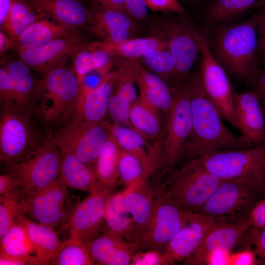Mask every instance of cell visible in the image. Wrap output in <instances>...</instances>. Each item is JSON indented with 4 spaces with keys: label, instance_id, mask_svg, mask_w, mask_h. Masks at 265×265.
I'll return each mask as SVG.
<instances>
[{
    "label": "cell",
    "instance_id": "1",
    "mask_svg": "<svg viewBox=\"0 0 265 265\" xmlns=\"http://www.w3.org/2000/svg\"><path fill=\"white\" fill-rule=\"evenodd\" d=\"M188 80L192 131L182 160H188L214 150L251 147L241 135H236L223 124L222 117L204 90L199 71Z\"/></svg>",
    "mask_w": 265,
    "mask_h": 265
},
{
    "label": "cell",
    "instance_id": "2",
    "mask_svg": "<svg viewBox=\"0 0 265 265\" xmlns=\"http://www.w3.org/2000/svg\"><path fill=\"white\" fill-rule=\"evenodd\" d=\"M256 11L248 19L221 26L214 31L210 46L227 74L246 80L259 69V42Z\"/></svg>",
    "mask_w": 265,
    "mask_h": 265
},
{
    "label": "cell",
    "instance_id": "3",
    "mask_svg": "<svg viewBox=\"0 0 265 265\" xmlns=\"http://www.w3.org/2000/svg\"><path fill=\"white\" fill-rule=\"evenodd\" d=\"M64 65L49 71L37 83L32 112L45 126L68 118L79 94L78 79Z\"/></svg>",
    "mask_w": 265,
    "mask_h": 265
},
{
    "label": "cell",
    "instance_id": "4",
    "mask_svg": "<svg viewBox=\"0 0 265 265\" xmlns=\"http://www.w3.org/2000/svg\"><path fill=\"white\" fill-rule=\"evenodd\" d=\"M197 158L222 181L244 183L259 193L265 191V143L241 149L214 150Z\"/></svg>",
    "mask_w": 265,
    "mask_h": 265
},
{
    "label": "cell",
    "instance_id": "5",
    "mask_svg": "<svg viewBox=\"0 0 265 265\" xmlns=\"http://www.w3.org/2000/svg\"><path fill=\"white\" fill-rule=\"evenodd\" d=\"M0 108V159L7 168L43 144L53 131L44 132L30 111Z\"/></svg>",
    "mask_w": 265,
    "mask_h": 265
},
{
    "label": "cell",
    "instance_id": "6",
    "mask_svg": "<svg viewBox=\"0 0 265 265\" xmlns=\"http://www.w3.org/2000/svg\"><path fill=\"white\" fill-rule=\"evenodd\" d=\"M157 184L164 193L183 209L197 213L218 187L222 180L208 170L197 158L174 168Z\"/></svg>",
    "mask_w": 265,
    "mask_h": 265
},
{
    "label": "cell",
    "instance_id": "7",
    "mask_svg": "<svg viewBox=\"0 0 265 265\" xmlns=\"http://www.w3.org/2000/svg\"><path fill=\"white\" fill-rule=\"evenodd\" d=\"M173 93V102L165 116L161 135L162 162L160 169L162 176L175 168L181 160L192 131L188 80L175 89Z\"/></svg>",
    "mask_w": 265,
    "mask_h": 265
},
{
    "label": "cell",
    "instance_id": "8",
    "mask_svg": "<svg viewBox=\"0 0 265 265\" xmlns=\"http://www.w3.org/2000/svg\"><path fill=\"white\" fill-rule=\"evenodd\" d=\"M61 158L53 132L47 141L20 161L5 168L22 188L26 197L58 180Z\"/></svg>",
    "mask_w": 265,
    "mask_h": 265
},
{
    "label": "cell",
    "instance_id": "9",
    "mask_svg": "<svg viewBox=\"0 0 265 265\" xmlns=\"http://www.w3.org/2000/svg\"><path fill=\"white\" fill-rule=\"evenodd\" d=\"M259 194L244 183L223 180L197 213L219 223L244 222L258 202Z\"/></svg>",
    "mask_w": 265,
    "mask_h": 265
},
{
    "label": "cell",
    "instance_id": "10",
    "mask_svg": "<svg viewBox=\"0 0 265 265\" xmlns=\"http://www.w3.org/2000/svg\"><path fill=\"white\" fill-rule=\"evenodd\" d=\"M201 54L199 70L204 90L220 115L238 129L234 93L228 74L212 55L206 37L198 31Z\"/></svg>",
    "mask_w": 265,
    "mask_h": 265
},
{
    "label": "cell",
    "instance_id": "11",
    "mask_svg": "<svg viewBox=\"0 0 265 265\" xmlns=\"http://www.w3.org/2000/svg\"><path fill=\"white\" fill-rule=\"evenodd\" d=\"M155 183L153 211L147 231L137 245L138 250L163 251L191 213L170 199L157 183Z\"/></svg>",
    "mask_w": 265,
    "mask_h": 265
},
{
    "label": "cell",
    "instance_id": "12",
    "mask_svg": "<svg viewBox=\"0 0 265 265\" xmlns=\"http://www.w3.org/2000/svg\"><path fill=\"white\" fill-rule=\"evenodd\" d=\"M112 126L104 120L69 123L57 132H53V137L58 145L65 147L93 171Z\"/></svg>",
    "mask_w": 265,
    "mask_h": 265
},
{
    "label": "cell",
    "instance_id": "13",
    "mask_svg": "<svg viewBox=\"0 0 265 265\" xmlns=\"http://www.w3.org/2000/svg\"><path fill=\"white\" fill-rule=\"evenodd\" d=\"M187 21L181 17L170 19L162 24V38L166 42L175 66L173 90L184 84L200 52L197 36Z\"/></svg>",
    "mask_w": 265,
    "mask_h": 265
},
{
    "label": "cell",
    "instance_id": "14",
    "mask_svg": "<svg viewBox=\"0 0 265 265\" xmlns=\"http://www.w3.org/2000/svg\"><path fill=\"white\" fill-rule=\"evenodd\" d=\"M26 199V214L34 221L59 231L67 229L73 208L79 200L70 197L66 186L58 180Z\"/></svg>",
    "mask_w": 265,
    "mask_h": 265
},
{
    "label": "cell",
    "instance_id": "15",
    "mask_svg": "<svg viewBox=\"0 0 265 265\" xmlns=\"http://www.w3.org/2000/svg\"><path fill=\"white\" fill-rule=\"evenodd\" d=\"M30 69L21 59L0 67L1 107L32 112L38 81Z\"/></svg>",
    "mask_w": 265,
    "mask_h": 265
},
{
    "label": "cell",
    "instance_id": "16",
    "mask_svg": "<svg viewBox=\"0 0 265 265\" xmlns=\"http://www.w3.org/2000/svg\"><path fill=\"white\" fill-rule=\"evenodd\" d=\"M109 195L90 193L82 201H77L67 226L69 238L79 240L86 244L100 233L106 204Z\"/></svg>",
    "mask_w": 265,
    "mask_h": 265
},
{
    "label": "cell",
    "instance_id": "17",
    "mask_svg": "<svg viewBox=\"0 0 265 265\" xmlns=\"http://www.w3.org/2000/svg\"><path fill=\"white\" fill-rule=\"evenodd\" d=\"M122 74L137 86L143 99L166 116L172 105L173 91L161 78L144 68L138 59H126L119 67Z\"/></svg>",
    "mask_w": 265,
    "mask_h": 265
},
{
    "label": "cell",
    "instance_id": "18",
    "mask_svg": "<svg viewBox=\"0 0 265 265\" xmlns=\"http://www.w3.org/2000/svg\"><path fill=\"white\" fill-rule=\"evenodd\" d=\"M83 43L78 34L19 51V54L21 59L31 69L43 76L51 70L65 64L67 58L75 53Z\"/></svg>",
    "mask_w": 265,
    "mask_h": 265
},
{
    "label": "cell",
    "instance_id": "19",
    "mask_svg": "<svg viewBox=\"0 0 265 265\" xmlns=\"http://www.w3.org/2000/svg\"><path fill=\"white\" fill-rule=\"evenodd\" d=\"M119 76V68L109 73L96 87L87 92L79 91L69 123L104 120L108 112L110 98Z\"/></svg>",
    "mask_w": 265,
    "mask_h": 265
},
{
    "label": "cell",
    "instance_id": "20",
    "mask_svg": "<svg viewBox=\"0 0 265 265\" xmlns=\"http://www.w3.org/2000/svg\"><path fill=\"white\" fill-rule=\"evenodd\" d=\"M250 226L248 220L238 223L219 224L208 233L197 249L183 261V264H207L212 254L230 252L241 243Z\"/></svg>",
    "mask_w": 265,
    "mask_h": 265
},
{
    "label": "cell",
    "instance_id": "21",
    "mask_svg": "<svg viewBox=\"0 0 265 265\" xmlns=\"http://www.w3.org/2000/svg\"><path fill=\"white\" fill-rule=\"evenodd\" d=\"M219 223L199 213H190L164 252L175 263L184 261L199 246L208 233Z\"/></svg>",
    "mask_w": 265,
    "mask_h": 265
},
{
    "label": "cell",
    "instance_id": "22",
    "mask_svg": "<svg viewBox=\"0 0 265 265\" xmlns=\"http://www.w3.org/2000/svg\"><path fill=\"white\" fill-rule=\"evenodd\" d=\"M238 129L251 146L265 143V119L262 103L252 90L234 93Z\"/></svg>",
    "mask_w": 265,
    "mask_h": 265
},
{
    "label": "cell",
    "instance_id": "23",
    "mask_svg": "<svg viewBox=\"0 0 265 265\" xmlns=\"http://www.w3.org/2000/svg\"><path fill=\"white\" fill-rule=\"evenodd\" d=\"M111 131L121 149L134 157L150 176L160 169L161 141L150 145L148 139L133 129L114 123Z\"/></svg>",
    "mask_w": 265,
    "mask_h": 265
},
{
    "label": "cell",
    "instance_id": "24",
    "mask_svg": "<svg viewBox=\"0 0 265 265\" xmlns=\"http://www.w3.org/2000/svg\"><path fill=\"white\" fill-rule=\"evenodd\" d=\"M124 191V205L133 221L137 245L150 223L154 205L156 185L148 178L125 188Z\"/></svg>",
    "mask_w": 265,
    "mask_h": 265
},
{
    "label": "cell",
    "instance_id": "25",
    "mask_svg": "<svg viewBox=\"0 0 265 265\" xmlns=\"http://www.w3.org/2000/svg\"><path fill=\"white\" fill-rule=\"evenodd\" d=\"M43 17L76 28L89 24L91 11L80 0H26Z\"/></svg>",
    "mask_w": 265,
    "mask_h": 265
},
{
    "label": "cell",
    "instance_id": "26",
    "mask_svg": "<svg viewBox=\"0 0 265 265\" xmlns=\"http://www.w3.org/2000/svg\"><path fill=\"white\" fill-rule=\"evenodd\" d=\"M58 146L61 158L58 178L60 183L72 188L90 193L112 194L100 185L93 171L86 164L65 147Z\"/></svg>",
    "mask_w": 265,
    "mask_h": 265
},
{
    "label": "cell",
    "instance_id": "27",
    "mask_svg": "<svg viewBox=\"0 0 265 265\" xmlns=\"http://www.w3.org/2000/svg\"><path fill=\"white\" fill-rule=\"evenodd\" d=\"M76 29L44 17L30 25L19 37L16 43L18 51L34 48L56 39L78 35Z\"/></svg>",
    "mask_w": 265,
    "mask_h": 265
},
{
    "label": "cell",
    "instance_id": "28",
    "mask_svg": "<svg viewBox=\"0 0 265 265\" xmlns=\"http://www.w3.org/2000/svg\"><path fill=\"white\" fill-rule=\"evenodd\" d=\"M124 191L112 193L107 199L104 213V229L136 244V236L131 216L124 202Z\"/></svg>",
    "mask_w": 265,
    "mask_h": 265
},
{
    "label": "cell",
    "instance_id": "29",
    "mask_svg": "<svg viewBox=\"0 0 265 265\" xmlns=\"http://www.w3.org/2000/svg\"><path fill=\"white\" fill-rule=\"evenodd\" d=\"M121 151L111 131L93 168L98 182L111 194L119 182L118 164Z\"/></svg>",
    "mask_w": 265,
    "mask_h": 265
},
{
    "label": "cell",
    "instance_id": "30",
    "mask_svg": "<svg viewBox=\"0 0 265 265\" xmlns=\"http://www.w3.org/2000/svg\"><path fill=\"white\" fill-rule=\"evenodd\" d=\"M120 74L116 89L109 101L107 112L114 124L132 128L130 113L138 96L135 83L121 72Z\"/></svg>",
    "mask_w": 265,
    "mask_h": 265
},
{
    "label": "cell",
    "instance_id": "31",
    "mask_svg": "<svg viewBox=\"0 0 265 265\" xmlns=\"http://www.w3.org/2000/svg\"><path fill=\"white\" fill-rule=\"evenodd\" d=\"M40 265H50L61 241L57 231L45 225L26 218H22Z\"/></svg>",
    "mask_w": 265,
    "mask_h": 265
},
{
    "label": "cell",
    "instance_id": "32",
    "mask_svg": "<svg viewBox=\"0 0 265 265\" xmlns=\"http://www.w3.org/2000/svg\"><path fill=\"white\" fill-rule=\"evenodd\" d=\"M161 112L138 97L132 105L130 120L132 128L148 139H157L162 134Z\"/></svg>",
    "mask_w": 265,
    "mask_h": 265
},
{
    "label": "cell",
    "instance_id": "33",
    "mask_svg": "<svg viewBox=\"0 0 265 265\" xmlns=\"http://www.w3.org/2000/svg\"><path fill=\"white\" fill-rule=\"evenodd\" d=\"M89 23L92 30L101 38L109 31L124 29L134 32L136 24L128 14L114 9L93 5Z\"/></svg>",
    "mask_w": 265,
    "mask_h": 265
},
{
    "label": "cell",
    "instance_id": "34",
    "mask_svg": "<svg viewBox=\"0 0 265 265\" xmlns=\"http://www.w3.org/2000/svg\"><path fill=\"white\" fill-rule=\"evenodd\" d=\"M28 208V201L20 186L0 196V238L25 217Z\"/></svg>",
    "mask_w": 265,
    "mask_h": 265
},
{
    "label": "cell",
    "instance_id": "35",
    "mask_svg": "<svg viewBox=\"0 0 265 265\" xmlns=\"http://www.w3.org/2000/svg\"><path fill=\"white\" fill-rule=\"evenodd\" d=\"M265 5V0H214L207 17L212 21L226 22L256 11Z\"/></svg>",
    "mask_w": 265,
    "mask_h": 265
},
{
    "label": "cell",
    "instance_id": "36",
    "mask_svg": "<svg viewBox=\"0 0 265 265\" xmlns=\"http://www.w3.org/2000/svg\"><path fill=\"white\" fill-rule=\"evenodd\" d=\"M42 18L44 17L37 13L26 0H14L1 26L16 43L30 25Z\"/></svg>",
    "mask_w": 265,
    "mask_h": 265
},
{
    "label": "cell",
    "instance_id": "37",
    "mask_svg": "<svg viewBox=\"0 0 265 265\" xmlns=\"http://www.w3.org/2000/svg\"><path fill=\"white\" fill-rule=\"evenodd\" d=\"M0 253L24 255L35 253L34 246L22 219L0 238Z\"/></svg>",
    "mask_w": 265,
    "mask_h": 265
},
{
    "label": "cell",
    "instance_id": "38",
    "mask_svg": "<svg viewBox=\"0 0 265 265\" xmlns=\"http://www.w3.org/2000/svg\"><path fill=\"white\" fill-rule=\"evenodd\" d=\"M94 263L85 244L82 241L69 238L61 241L50 265H91Z\"/></svg>",
    "mask_w": 265,
    "mask_h": 265
},
{
    "label": "cell",
    "instance_id": "39",
    "mask_svg": "<svg viewBox=\"0 0 265 265\" xmlns=\"http://www.w3.org/2000/svg\"><path fill=\"white\" fill-rule=\"evenodd\" d=\"M127 240L103 229L95 238L85 244L94 263L107 265L116 250Z\"/></svg>",
    "mask_w": 265,
    "mask_h": 265
},
{
    "label": "cell",
    "instance_id": "40",
    "mask_svg": "<svg viewBox=\"0 0 265 265\" xmlns=\"http://www.w3.org/2000/svg\"><path fill=\"white\" fill-rule=\"evenodd\" d=\"M144 64L151 72L165 81H168L173 90L175 66L172 56L167 49H154L148 50L141 57Z\"/></svg>",
    "mask_w": 265,
    "mask_h": 265
},
{
    "label": "cell",
    "instance_id": "41",
    "mask_svg": "<svg viewBox=\"0 0 265 265\" xmlns=\"http://www.w3.org/2000/svg\"><path fill=\"white\" fill-rule=\"evenodd\" d=\"M113 45L115 55L126 59H138L149 50L167 49L166 42L161 37H149L130 38L121 43Z\"/></svg>",
    "mask_w": 265,
    "mask_h": 265
},
{
    "label": "cell",
    "instance_id": "42",
    "mask_svg": "<svg viewBox=\"0 0 265 265\" xmlns=\"http://www.w3.org/2000/svg\"><path fill=\"white\" fill-rule=\"evenodd\" d=\"M118 170L119 182L125 186V188L150 177L134 157L122 149Z\"/></svg>",
    "mask_w": 265,
    "mask_h": 265
},
{
    "label": "cell",
    "instance_id": "43",
    "mask_svg": "<svg viewBox=\"0 0 265 265\" xmlns=\"http://www.w3.org/2000/svg\"><path fill=\"white\" fill-rule=\"evenodd\" d=\"M115 55L113 45L105 41L92 42L93 69L109 71Z\"/></svg>",
    "mask_w": 265,
    "mask_h": 265
},
{
    "label": "cell",
    "instance_id": "44",
    "mask_svg": "<svg viewBox=\"0 0 265 265\" xmlns=\"http://www.w3.org/2000/svg\"><path fill=\"white\" fill-rule=\"evenodd\" d=\"M241 243L252 251L262 263L265 264V227L250 226Z\"/></svg>",
    "mask_w": 265,
    "mask_h": 265
},
{
    "label": "cell",
    "instance_id": "45",
    "mask_svg": "<svg viewBox=\"0 0 265 265\" xmlns=\"http://www.w3.org/2000/svg\"><path fill=\"white\" fill-rule=\"evenodd\" d=\"M73 66L79 82L86 74L93 69L92 42L83 43L75 53Z\"/></svg>",
    "mask_w": 265,
    "mask_h": 265
},
{
    "label": "cell",
    "instance_id": "46",
    "mask_svg": "<svg viewBox=\"0 0 265 265\" xmlns=\"http://www.w3.org/2000/svg\"><path fill=\"white\" fill-rule=\"evenodd\" d=\"M175 263L164 251L157 250H138L133 256L131 265H173Z\"/></svg>",
    "mask_w": 265,
    "mask_h": 265
},
{
    "label": "cell",
    "instance_id": "47",
    "mask_svg": "<svg viewBox=\"0 0 265 265\" xmlns=\"http://www.w3.org/2000/svg\"><path fill=\"white\" fill-rule=\"evenodd\" d=\"M148 8L154 11L184 14L185 8L178 0H145Z\"/></svg>",
    "mask_w": 265,
    "mask_h": 265
},
{
    "label": "cell",
    "instance_id": "48",
    "mask_svg": "<svg viewBox=\"0 0 265 265\" xmlns=\"http://www.w3.org/2000/svg\"><path fill=\"white\" fill-rule=\"evenodd\" d=\"M247 81L265 108V65L263 68L258 69Z\"/></svg>",
    "mask_w": 265,
    "mask_h": 265
},
{
    "label": "cell",
    "instance_id": "49",
    "mask_svg": "<svg viewBox=\"0 0 265 265\" xmlns=\"http://www.w3.org/2000/svg\"><path fill=\"white\" fill-rule=\"evenodd\" d=\"M0 265H40L35 255H10L0 253Z\"/></svg>",
    "mask_w": 265,
    "mask_h": 265
},
{
    "label": "cell",
    "instance_id": "50",
    "mask_svg": "<svg viewBox=\"0 0 265 265\" xmlns=\"http://www.w3.org/2000/svg\"><path fill=\"white\" fill-rule=\"evenodd\" d=\"M128 15L137 20L147 17L148 6L145 0H125Z\"/></svg>",
    "mask_w": 265,
    "mask_h": 265
},
{
    "label": "cell",
    "instance_id": "51",
    "mask_svg": "<svg viewBox=\"0 0 265 265\" xmlns=\"http://www.w3.org/2000/svg\"><path fill=\"white\" fill-rule=\"evenodd\" d=\"M256 12L258 15L259 57L265 65V5Z\"/></svg>",
    "mask_w": 265,
    "mask_h": 265
},
{
    "label": "cell",
    "instance_id": "52",
    "mask_svg": "<svg viewBox=\"0 0 265 265\" xmlns=\"http://www.w3.org/2000/svg\"><path fill=\"white\" fill-rule=\"evenodd\" d=\"M251 226L265 227V200L258 201L252 209L248 218Z\"/></svg>",
    "mask_w": 265,
    "mask_h": 265
},
{
    "label": "cell",
    "instance_id": "53",
    "mask_svg": "<svg viewBox=\"0 0 265 265\" xmlns=\"http://www.w3.org/2000/svg\"><path fill=\"white\" fill-rule=\"evenodd\" d=\"M93 5L114 9L128 14L125 0H89Z\"/></svg>",
    "mask_w": 265,
    "mask_h": 265
},
{
    "label": "cell",
    "instance_id": "54",
    "mask_svg": "<svg viewBox=\"0 0 265 265\" xmlns=\"http://www.w3.org/2000/svg\"><path fill=\"white\" fill-rule=\"evenodd\" d=\"M18 186H19L18 183L10 173L4 172L0 175V196L6 194Z\"/></svg>",
    "mask_w": 265,
    "mask_h": 265
},
{
    "label": "cell",
    "instance_id": "55",
    "mask_svg": "<svg viewBox=\"0 0 265 265\" xmlns=\"http://www.w3.org/2000/svg\"><path fill=\"white\" fill-rule=\"evenodd\" d=\"M254 255L253 252L249 249L238 253L233 259V263L236 265L252 264L254 261Z\"/></svg>",
    "mask_w": 265,
    "mask_h": 265
},
{
    "label": "cell",
    "instance_id": "56",
    "mask_svg": "<svg viewBox=\"0 0 265 265\" xmlns=\"http://www.w3.org/2000/svg\"><path fill=\"white\" fill-rule=\"evenodd\" d=\"M14 0H0V25L5 20Z\"/></svg>",
    "mask_w": 265,
    "mask_h": 265
},
{
    "label": "cell",
    "instance_id": "57",
    "mask_svg": "<svg viewBox=\"0 0 265 265\" xmlns=\"http://www.w3.org/2000/svg\"><path fill=\"white\" fill-rule=\"evenodd\" d=\"M15 42L3 32H0V52L2 53L9 49Z\"/></svg>",
    "mask_w": 265,
    "mask_h": 265
},
{
    "label": "cell",
    "instance_id": "58",
    "mask_svg": "<svg viewBox=\"0 0 265 265\" xmlns=\"http://www.w3.org/2000/svg\"></svg>",
    "mask_w": 265,
    "mask_h": 265
},
{
    "label": "cell",
    "instance_id": "59",
    "mask_svg": "<svg viewBox=\"0 0 265 265\" xmlns=\"http://www.w3.org/2000/svg\"><path fill=\"white\" fill-rule=\"evenodd\" d=\"M264 199L265 200V198H264Z\"/></svg>",
    "mask_w": 265,
    "mask_h": 265
}]
</instances>
